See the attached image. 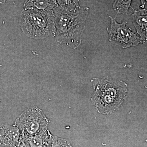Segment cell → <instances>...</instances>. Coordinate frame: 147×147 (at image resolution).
I'll list each match as a JSON object with an SVG mask.
<instances>
[{"mask_svg":"<svg viewBox=\"0 0 147 147\" xmlns=\"http://www.w3.org/2000/svg\"><path fill=\"white\" fill-rule=\"evenodd\" d=\"M89 8L80 7L75 11L63 10L59 7L53 9L55 16L56 37L59 44L75 49L81 45L82 34Z\"/></svg>","mask_w":147,"mask_h":147,"instance_id":"obj_1","label":"cell"},{"mask_svg":"<svg viewBox=\"0 0 147 147\" xmlns=\"http://www.w3.org/2000/svg\"><path fill=\"white\" fill-rule=\"evenodd\" d=\"M93 101L99 113L110 114L119 108L127 92L125 83L109 79H93Z\"/></svg>","mask_w":147,"mask_h":147,"instance_id":"obj_2","label":"cell"},{"mask_svg":"<svg viewBox=\"0 0 147 147\" xmlns=\"http://www.w3.org/2000/svg\"><path fill=\"white\" fill-rule=\"evenodd\" d=\"M19 25L24 34L30 38L43 39L55 36L56 32L54 11L24 9Z\"/></svg>","mask_w":147,"mask_h":147,"instance_id":"obj_3","label":"cell"},{"mask_svg":"<svg viewBox=\"0 0 147 147\" xmlns=\"http://www.w3.org/2000/svg\"><path fill=\"white\" fill-rule=\"evenodd\" d=\"M50 121L42 110L37 106H32L21 113L15 121L22 137H31L47 128Z\"/></svg>","mask_w":147,"mask_h":147,"instance_id":"obj_4","label":"cell"},{"mask_svg":"<svg viewBox=\"0 0 147 147\" xmlns=\"http://www.w3.org/2000/svg\"><path fill=\"white\" fill-rule=\"evenodd\" d=\"M110 26L108 28L110 42L123 47L136 46L142 42L141 38L126 26L127 22L119 24L111 16Z\"/></svg>","mask_w":147,"mask_h":147,"instance_id":"obj_5","label":"cell"},{"mask_svg":"<svg viewBox=\"0 0 147 147\" xmlns=\"http://www.w3.org/2000/svg\"><path fill=\"white\" fill-rule=\"evenodd\" d=\"M21 139L19 129L14 125L0 127V145L5 147H18Z\"/></svg>","mask_w":147,"mask_h":147,"instance_id":"obj_6","label":"cell"},{"mask_svg":"<svg viewBox=\"0 0 147 147\" xmlns=\"http://www.w3.org/2000/svg\"><path fill=\"white\" fill-rule=\"evenodd\" d=\"M132 23L140 36L142 42L147 41V13L145 9L134 10L131 15Z\"/></svg>","mask_w":147,"mask_h":147,"instance_id":"obj_7","label":"cell"},{"mask_svg":"<svg viewBox=\"0 0 147 147\" xmlns=\"http://www.w3.org/2000/svg\"><path fill=\"white\" fill-rule=\"evenodd\" d=\"M53 137L46 128L31 137H22L25 139L28 147H49Z\"/></svg>","mask_w":147,"mask_h":147,"instance_id":"obj_8","label":"cell"},{"mask_svg":"<svg viewBox=\"0 0 147 147\" xmlns=\"http://www.w3.org/2000/svg\"><path fill=\"white\" fill-rule=\"evenodd\" d=\"M57 7L56 0H26L24 9L49 11L53 10Z\"/></svg>","mask_w":147,"mask_h":147,"instance_id":"obj_9","label":"cell"},{"mask_svg":"<svg viewBox=\"0 0 147 147\" xmlns=\"http://www.w3.org/2000/svg\"><path fill=\"white\" fill-rule=\"evenodd\" d=\"M58 7L63 10L73 11L80 8L79 0H56Z\"/></svg>","mask_w":147,"mask_h":147,"instance_id":"obj_10","label":"cell"},{"mask_svg":"<svg viewBox=\"0 0 147 147\" xmlns=\"http://www.w3.org/2000/svg\"><path fill=\"white\" fill-rule=\"evenodd\" d=\"M132 0H115L113 4L114 9L118 14H127L131 7Z\"/></svg>","mask_w":147,"mask_h":147,"instance_id":"obj_11","label":"cell"},{"mask_svg":"<svg viewBox=\"0 0 147 147\" xmlns=\"http://www.w3.org/2000/svg\"><path fill=\"white\" fill-rule=\"evenodd\" d=\"M49 147H72L71 145L64 139L53 136Z\"/></svg>","mask_w":147,"mask_h":147,"instance_id":"obj_12","label":"cell"},{"mask_svg":"<svg viewBox=\"0 0 147 147\" xmlns=\"http://www.w3.org/2000/svg\"><path fill=\"white\" fill-rule=\"evenodd\" d=\"M142 3V9H144L145 6H147V0H141Z\"/></svg>","mask_w":147,"mask_h":147,"instance_id":"obj_13","label":"cell"},{"mask_svg":"<svg viewBox=\"0 0 147 147\" xmlns=\"http://www.w3.org/2000/svg\"><path fill=\"white\" fill-rule=\"evenodd\" d=\"M7 0H0V5H3L5 3Z\"/></svg>","mask_w":147,"mask_h":147,"instance_id":"obj_14","label":"cell"},{"mask_svg":"<svg viewBox=\"0 0 147 147\" xmlns=\"http://www.w3.org/2000/svg\"><path fill=\"white\" fill-rule=\"evenodd\" d=\"M0 147H22V146H18V147H5V146H0Z\"/></svg>","mask_w":147,"mask_h":147,"instance_id":"obj_15","label":"cell"},{"mask_svg":"<svg viewBox=\"0 0 147 147\" xmlns=\"http://www.w3.org/2000/svg\"><path fill=\"white\" fill-rule=\"evenodd\" d=\"M0 146H1V145H0Z\"/></svg>","mask_w":147,"mask_h":147,"instance_id":"obj_16","label":"cell"}]
</instances>
